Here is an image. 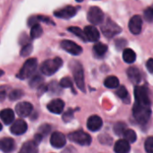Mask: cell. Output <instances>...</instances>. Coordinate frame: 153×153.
Here are the masks:
<instances>
[{"mask_svg":"<svg viewBox=\"0 0 153 153\" xmlns=\"http://www.w3.org/2000/svg\"><path fill=\"white\" fill-rule=\"evenodd\" d=\"M127 75H128V78L130 79V81L135 84L139 83L142 80V75H141L140 70L134 66L129 67L127 69Z\"/></svg>","mask_w":153,"mask_h":153,"instance_id":"cell-19","label":"cell"},{"mask_svg":"<svg viewBox=\"0 0 153 153\" xmlns=\"http://www.w3.org/2000/svg\"><path fill=\"white\" fill-rule=\"evenodd\" d=\"M70 68L73 72L74 79L77 87L82 91H85V82H84V72L82 64L76 60H73L70 62Z\"/></svg>","mask_w":153,"mask_h":153,"instance_id":"cell-1","label":"cell"},{"mask_svg":"<svg viewBox=\"0 0 153 153\" xmlns=\"http://www.w3.org/2000/svg\"><path fill=\"white\" fill-rule=\"evenodd\" d=\"M101 30L107 38L110 39V38H113L116 35L119 34L122 31V29L114 21H112L110 19H107V21L101 26Z\"/></svg>","mask_w":153,"mask_h":153,"instance_id":"cell-5","label":"cell"},{"mask_svg":"<svg viewBox=\"0 0 153 153\" xmlns=\"http://www.w3.org/2000/svg\"><path fill=\"white\" fill-rule=\"evenodd\" d=\"M62 88H73V82L70 77H64L59 82Z\"/></svg>","mask_w":153,"mask_h":153,"instance_id":"cell-34","label":"cell"},{"mask_svg":"<svg viewBox=\"0 0 153 153\" xmlns=\"http://www.w3.org/2000/svg\"><path fill=\"white\" fill-rule=\"evenodd\" d=\"M66 143V139L65 135L60 132H55L51 134L50 137V144L56 149H60L64 147Z\"/></svg>","mask_w":153,"mask_h":153,"instance_id":"cell-12","label":"cell"},{"mask_svg":"<svg viewBox=\"0 0 153 153\" xmlns=\"http://www.w3.org/2000/svg\"><path fill=\"white\" fill-rule=\"evenodd\" d=\"M75 1H77V2H82L83 0H75Z\"/></svg>","mask_w":153,"mask_h":153,"instance_id":"cell-44","label":"cell"},{"mask_svg":"<svg viewBox=\"0 0 153 153\" xmlns=\"http://www.w3.org/2000/svg\"><path fill=\"white\" fill-rule=\"evenodd\" d=\"M60 46L65 51H66L67 53H69L73 56H79L82 52V48L81 46H79L75 42L69 40V39L62 40L60 43Z\"/></svg>","mask_w":153,"mask_h":153,"instance_id":"cell-9","label":"cell"},{"mask_svg":"<svg viewBox=\"0 0 153 153\" xmlns=\"http://www.w3.org/2000/svg\"><path fill=\"white\" fill-rule=\"evenodd\" d=\"M104 85L108 89H116L119 86V80L116 76H108L104 81Z\"/></svg>","mask_w":153,"mask_h":153,"instance_id":"cell-26","label":"cell"},{"mask_svg":"<svg viewBox=\"0 0 153 153\" xmlns=\"http://www.w3.org/2000/svg\"><path fill=\"white\" fill-rule=\"evenodd\" d=\"M68 138L80 145L82 146H88L91 143V137L90 136V134H88L87 133L83 132V131H75L73 132L71 134H69Z\"/></svg>","mask_w":153,"mask_h":153,"instance_id":"cell-6","label":"cell"},{"mask_svg":"<svg viewBox=\"0 0 153 153\" xmlns=\"http://www.w3.org/2000/svg\"><path fill=\"white\" fill-rule=\"evenodd\" d=\"M133 114L138 123L144 125L150 120L152 115L151 106H143L135 103L133 108Z\"/></svg>","mask_w":153,"mask_h":153,"instance_id":"cell-4","label":"cell"},{"mask_svg":"<svg viewBox=\"0 0 153 153\" xmlns=\"http://www.w3.org/2000/svg\"><path fill=\"white\" fill-rule=\"evenodd\" d=\"M0 118L5 125H10L14 120V112L11 108L3 109L0 112Z\"/></svg>","mask_w":153,"mask_h":153,"instance_id":"cell-21","label":"cell"},{"mask_svg":"<svg viewBox=\"0 0 153 153\" xmlns=\"http://www.w3.org/2000/svg\"><path fill=\"white\" fill-rule=\"evenodd\" d=\"M51 130V126L48 124H45V125H42L39 128V134L41 135H47L48 134H49Z\"/></svg>","mask_w":153,"mask_h":153,"instance_id":"cell-37","label":"cell"},{"mask_svg":"<svg viewBox=\"0 0 153 153\" xmlns=\"http://www.w3.org/2000/svg\"><path fill=\"white\" fill-rule=\"evenodd\" d=\"M102 119L99 116H91L87 121V127L91 132L99 131L102 126Z\"/></svg>","mask_w":153,"mask_h":153,"instance_id":"cell-17","label":"cell"},{"mask_svg":"<svg viewBox=\"0 0 153 153\" xmlns=\"http://www.w3.org/2000/svg\"><path fill=\"white\" fill-rule=\"evenodd\" d=\"M33 107L30 102H20L16 105L15 107V111L17 113V115L21 117H28L31 112H32Z\"/></svg>","mask_w":153,"mask_h":153,"instance_id":"cell-11","label":"cell"},{"mask_svg":"<svg viewBox=\"0 0 153 153\" xmlns=\"http://www.w3.org/2000/svg\"><path fill=\"white\" fill-rule=\"evenodd\" d=\"M37 19H38V22H46V23H48V24H55L53 22V21L47 17V16H44V15H37Z\"/></svg>","mask_w":153,"mask_h":153,"instance_id":"cell-40","label":"cell"},{"mask_svg":"<svg viewBox=\"0 0 153 153\" xmlns=\"http://www.w3.org/2000/svg\"><path fill=\"white\" fill-rule=\"evenodd\" d=\"M143 27V19L140 15H134L130 19L129 22V30L133 34H139L142 31Z\"/></svg>","mask_w":153,"mask_h":153,"instance_id":"cell-13","label":"cell"},{"mask_svg":"<svg viewBox=\"0 0 153 153\" xmlns=\"http://www.w3.org/2000/svg\"><path fill=\"white\" fill-rule=\"evenodd\" d=\"M134 97H135V103L143 106H151V100L148 95V91L144 86L135 87Z\"/></svg>","mask_w":153,"mask_h":153,"instance_id":"cell-7","label":"cell"},{"mask_svg":"<svg viewBox=\"0 0 153 153\" xmlns=\"http://www.w3.org/2000/svg\"><path fill=\"white\" fill-rule=\"evenodd\" d=\"M23 96V91L22 90L16 89V90H13L9 92L8 98L10 100L13 101V100H17L19 99H21Z\"/></svg>","mask_w":153,"mask_h":153,"instance_id":"cell-30","label":"cell"},{"mask_svg":"<svg viewBox=\"0 0 153 153\" xmlns=\"http://www.w3.org/2000/svg\"><path fill=\"white\" fill-rule=\"evenodd\" d=\"M37 68H38V60L36 58H29L28 60L25 61V63L20 69L17 77L21 80L30 78L35 74Z\"/></svg>","mask_w":153,"mask_h":153,"instance_id":"cell-3","label":"cell"},{"mask_svg":"<svg viewBox=\"0 0 153 153\" xmlns=\"http://www.w3.org/2000/svg\"><path fill=\"white\" fill-rule=\"evenodd\" d=\"M126 138V140L128 142V143H134L136 141V134L134 130H131V129H127L125 131L124 134H123Z\"/></svg>","mask_w":153,"mask_h":153,"instance_id":"cell-31","label":"cell"},{"mask_svg":"<svg viewBox=\"0 0 153 153\" xmlns=\"http://www.w3.org/2000/svg\"><path fill=\"white\" fill-rule=\"evenodd\" d=\"M145 151L148 153H153V137H148L144 143Z\"/></svg>","mask_w":153,"mask_h":153,"instance_id":"cell-35","label":"cell"},{"mask_svg":"<svg viewBox=\"0 0 153 153\" xmlns=\"http://www.w3.org/2000/svg\"><path fill=\"white\" fill-rule=\"evenodd\" d=\"M146 67L149 70V72L153 74V58H151L146 63Z\"/></svg>","mask_w":153,"mask_h":153,"instance_id":"cell-41","label":"cell"},{"mask_svg":"<svg viewBox=\"0 0 153 153\" xmlns=\"http://www.w3.org/2000/svg\"><path fill=\"white\" fill-rule=\"evenodd\" d=\"M14 141L12 138L4 137L0 139V151L4 153L12 152L14 150Z\"/></svg>","mask_w":153,"mask_h":153,"instance_id":"cell-18","label":"cell"},{"mask_svg":"<svg viewBox=\"0 0 153 153\" xmlns=\"http://www.w3.org/2000/svg\"><path fill=\"white\" fill-rule=\"evenodd\" d=\"M123 59L127 64H133L136 60V54L131 48H125L123 52Z\"/></svg>","mask_w":153,"mask_h":153,"instance_id":"cell-24","label":"cell"},{"mask_svg":"<svg viewBox=\"0 0 153 153\" xmlns=\"http://www.w3.org/2000/svg\"><path fill=\"white\" fill-rule=\"evenodd\" d=\"M87 19L93 25L100 24L104 20V13L100 7L91 6L88 11Z\"/></svg>","mask_w":153,"mask_h":153,"instance_id":"cell-8","label":"cell"},{"mask_svg":"<svg viewBox=\"0 0 153 153\" xmlns=\"http://www.w3.org/2000/svg\"><path fill=\"white\" fill-rule=\"evenodd\" d=\"M48 109L54 113V114H61L64 110V108H65V103L62 100L60 99H56V100H51L48 106H47Z\"/></svg>","mask_w":153,"mask_h":153,"instance_id":"cell-16","label":"cell"},{"mask_svg":"<svg viewBox=\"0 0 153 153\" xmlns=\"http://www.w3.org/2000/svg\"><path fill=\"white\" fill-rule=\"evenodd\" d=\"M4 72L2 69H0V77H1V76H3V75H4Z\"/></svg>","mask_w":153,"mask_h":153,"instance_id":"cell-43","label":"cell"},{"mask_svg":"<svg viewBox=\"0 0 153 153\" xmlns=\"http://www.w3.org/2000/svg\"><path fill=\"white\" fill-rule=\"evenodd\" d=\"M84 34L86 36L87 41H91V42H97L100 39V31L96 27L93 25H89L86 26L83 30Z\"/></svg>","mask_w":153,"mask_h":153,"instance_id":"cell-15","label":"cell"},{"mask_svg":"<svg viewBox=\"0 0 153 153\" xmlns=\"http://www.w3.org/2000/svg\"><path fill=\"white\" fill-rule=\"evenodd\" d=\"M27 124L25 121H23L22 119H18V120H15L11 127H10V131L12 134H15V135H21V134H23L26 131H27Z\"/></svg>","mask_w":153,"mask_h":153,"instance_id":"cell-14","label":"cell"},{"mask_svg":"<svg viewBox=\"0 0 153 153\" xmlns=\"http://www.w3.org/2000/svg\"><path fill=\"white\" fill-rule=\"evenodd\" d=\"M114 150L116 153H129L130 144L126 140H118L115 144Z\"/></svg>","mask_w":153,"mask_h":153,"instance_id":"cell-22","label":"cell"},{"mask_svg":"<svg viewBox=\"0 0 153 153\" xmlns=\"http://www.w3.org/2000/svg\"><path fill=\"white\" fill-rule=\"evenodd\" d=\"M59 87H61L60 86V84H58L56 82H52L51 83H49V85L48 86V89H49L50 91H54V92H57V91H59Z\"/></svg>","mask_w":153,"mask_h":153,"instance_id":"cell-39","label":"cell"},{"mask_svg":"<svg viewBox=\"0 0 153 153\" xmlns=\"http://www.w3.org/2000/svg\"><path fill=\"white\" fill-rule=\"evenodd\" d=\"M8 90H9V87L7 85L0 86V100H3L6 98Z\"/></svg>","mask_w":153,"mask_h":153,"instance_id":"cell-38","label":"cell"},{"mask_svg":"<svg viewBox=\"0 0 153 153\" xmlns=\"http://www.w3.org/2000/svg\"><path fill=\"white\" fill-rule=\"evenodd\" d=\"M72 113H73V110H71V109H69L65 115H64V117H63V119H64V121H66V119H67V117H69V119H72V117H73V115H72Z\"/></svg>","mask_w":153,"mask_h":153,"instance_id":"cell-42","label":"cell"},{"mask_svg":"<svg viewBox=\"0 0 153 153\" xmlns=\"http://www.w3.org/2000/svg\"><path fill=\"white\" fill-rule=\"evenodd\" d=\"M38 143L35 141H28L26 142L21 148L19 153H38Z\"/></svg>","mask_w":153,"mask_h":153,"instance_id":"cell-20","label":"cell"},{"mask_svg":"<svg viewBox=\"0 0 153 153\" xmlns=\"http://www.w3.org/2000/svg\"><path fill=\"white\" fill-rule=\"evenodd\" d=\"M77 10L78 9L73 5H66L63 8L56 10L54 12V15L59 19H70L76 14Z\"/></svg>","mask_w":153,"mask_h":153,"instance_id":"cell-10","label":"cell"},{"mask_svg":"<svg viewBox=\"0 0 153 153\" xmlns=\"http://www.w3.org/2000/svg\"><path fill=\"white\" fill-rule=\"evenodd\" d=\"M32 50H33V46L30 42L24 44V45H22V47L20 50V56H23V57L29 56L32 53Z\"/></svg>","mask_w":153,"mask_h":153,"instance_id":"cell-29","label":"cell"},{"mask_svg":"<svg viewBox=\"0 0 153 153\" xmlns=\"http://www.w3.org/2000/svg\"><path fill=\"white\" fill-rule=\"evenodd\" d=\"M126 125L123 122H118L114 126V132L117 135H123L125 131L126 130Z\"/></svg>","mask_w":153,"mask_h":153,"instance_id":"cell-32","label":"cell"},{"mask_svg":"<svg viewBox=\"0 0 153 153\" xmlns=\"http://www.w3.org/2000/svg\"><path fill=\"white\" fill-rule=\"evenodd\" d=\"M144 18L148 22H153V7H149L144 10Z\"/></svg>","mask_w":153,"mask_h":153,"instance_id":"cell-36","label":"cell"},{"mask_svg":"<svg viewBox=\"0 0 153 153\" xmlns=\"http://www.w3.org/2000/svg\"><path fill=\"white\" fill-rule=\"evenodd\" d=\"M2 130V125H1V123H0V131Z\"/></svg>","mask_w":153,"mask_h":153,"instance_id":"cell-45","label":"cell"},{"mask_svg":"<svg viewBox=\"0 0 153 153\" xmlns=\"http://www.w3.org/2000/svg\"><path fill=\"white\" fill-rule=\"evenodd\" d=\"M42 34H43V30H42V27L40 26V24L36 23V24L31 26L30 32V39H39V38L41 37Z\"/></svg>","mask_w":153,"mask_h":153,"instance_id":"cell-25","label":"cell"},{"mask_svg":"<svg viewBox=\"0 0 153 153\" xmlns=\"http://www.w3.org/2000/svg\"><path fill=\"white\" fill-rule=\"evenodd\" d=\"M107 51H108V46L103 43H96L93 46V54L98 58L104 56Z\"/></svg>","mask_w":153,"mask_h":153,"instance_id":"cell-23","label":"cell"},{"mask_svg":"<svg viewBox=\"0 0 153 153\" xmlns=\"http://www.w3.org/2000/svg\"><path fill=\"white\" fill-rule=\"evenodd\" d=\"M63 65V60L60 57H55L53 59H47L40 65V72L47 76L56 74Z\"/></svg>","mask_w":153,"mask_h":153,"instance_id":"cell-2","label":"cell"},{"mask_svg":"<svg viewBox=\"0 0 153 153\" xmlns=\"http://www.w3.org/2000/svg\"><path fill=\"white\" fill-rule=\"evenodd\" d=\"M67 30H68V31H70L73 34H74L75 36H77L82 41H87V39H86V36L84 34V31L81 28L75 27V26H72V27H69Z\"/></svg>","mask_w":153,"mask_h":153,"instance_id":"cell-27","label":"cell"},{"mask_svg":"<svg viewBox=\"0 0 153 153\" xmlns=\"http://www.w3.org/2000/svg\"><path fill=\"white\" fill-rule=\"evenodd\" d=\"M117 95L120 99H122V100H126V99H128V98H129V96H128V91H127V90H126V88L125 86H120V87L118 88V90L117 91Z\"/></svg>","mask_w":153,"mask_h":153,"instance_id":"cell-33","label":"cell"},{"mask_svg":"<svg viewBox=\"0 0 153 153\" xmlns=\"http://www.w3.org/2000/svg\"><path fill=\"white\" fill-rule=\"evenodd\" d=\"M30 86L31 88H39L43 82H44V80L43 78L39 75V74H34L33 76L30 77Z\"/></svg>","mask_w":153,"mask_h":153,"instance_id":"cell-28","label":"cell"}]
</instances>
